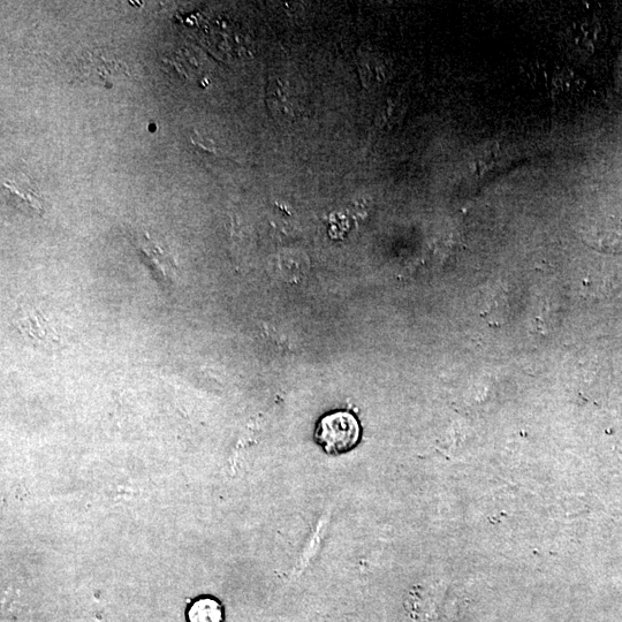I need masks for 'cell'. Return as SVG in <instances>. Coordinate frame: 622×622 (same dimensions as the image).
<instances>
[{
    "mask_svg": "<svg viewBox=\"0 0 622 622\" xmlns=\"http://www.w3.org/2000/svg\"><path fill=\"white\" fill-rule=\"evenodd\" d=\"M361 424L353 413L336 411L328 413L317 423L315 439L329 455L351 452L361 442Z\"/></svg>",
    "mask_w": 622,
    "mask_h": 622,
    "instance_id": "6da1fadb",
    "label": "cell"
},
{
    "mask_svg": "<svg viewBox=\"0 0 622 622\" xmlns=\"http://www.w3.org/2000/svg\"><path fill=\"white\" fill-rule=\"evenodd\" d=\"M581 239L596 252L622 255V217L593 219L582 227Z\"/></svg>",
    "mask_w": 622,
    "mask_h": 622,
    "instance_id": "7a4b0ae2",
    "label": "cell"
},
{
    "mask_svg": "<svg viewBox=\"0 0 622 622\" xmlns=\"http://www.w3.org/2000/svg\"><path fill=\"white\" fill-rule=\"evenodd\" d=\"M80 72L95 85L113 87L118 78L128 75L127 66L116 58L105 56L100 50L86 53L80 60Z\"/></svg>",
    "mask_w": 622,
    "mask_h": 622,
    "instance_id": "3957f363",
    "label": "cell"
},
{
    "mask_svg": "<svg viewBox=\"0 0 622 622\" xmlns=\"http://www.w3.org/2000/svg\"><path fill=\"white\" fill-rule=\"evenodd\" d=\"M185 617L187 622H225V608L218 598L202 595L187 605Z\"/></svg>",
    "mask_w": 622,
    "mask_h": 622,
    "instance_id": "277c9868",
    "label": "cell"
},
{
    "mask_svg": "<svg viewBox=\"0 0 622 622\" xmlns=\"http://www.w3.org/2000/svg\"><path fill=\"white\" fill-rule=\"evenodd\" d=\"M24 178H7L3 181V187L14 200L25 204L28 209L42 214L43 203L41 197L34 191L33 185L30 184L28 179L24 180Z\"/></svg>",
    "mask_w": 622,
    "mask_h": 622,
    "instance_id": "5b68a950",
    "label": "cell"
},
{
    "mask_svg": "<svg viewBox=\"0 0 622 622\" xmlns=\"http://www.w3.org/2000/svg\"><path fill=\"white\" fill-rule=\"evenodd\" d=\"M597 28L589 21L578 22L566 33L567 47L574 53L582 55L594 50Z\"/></svg>",
    "mask_w": 622,
    "mask_h": 622,
    "instance_id": "8992f818",
    "label": "cell"
},
{
    "mask_svg": "<svg viewBox=\"0 0 622 622\" xmlns=\"http://www.w3.org/2000/svg\"><path fill=\"white\" fill-rule=\"evenodd\" d=\"M20 326L27 335L33 337L40 343H53L58 340L56 332L52 330L51 325L39 311H29L21 318Z\"/></svg>",
    "mask_w": 622,
    "mask_h": 622,
    "instance_id": "52a82bcc",
    "label": "cell"
},
{
    "mask_svg": "<svg viewBox=\"0 0 622 622\" xmlns=\"http://www.w3.org/2000/svg\"><path fill=\"white\" fill-rule=\"evenodd\" d=\"M268 105L272 115L276 118H291L294 115L293 98L277 80L269 81Z\"/></svg>",
    "mask_w": 622,
    "mask_h": 622,
    "instance_id": "ba28073f",
    "label": "cell"
},
{
    "mask_svg": "<svg viewBox=\"0 0 622 622\" xmlns=\"http://www.w3.org/2000/svg\"><path fill=\"white\" fill-rule=\"evenodd\" d=\"M142 252L150 257L151 262L154 263L156 270L161 272L163 278L170 279L173 276L176 265H174L170 257L165 256L163 250L155 245H143Z\"/></svg>",
    "mask_w": 622,
    "mask_h": 622,
    "instance_id": "9c48e42d",
    "label": "cell"
},
{
    "mask_svg": "<svg viewBox=\"0 0 622 622\" xmlns=\"http://www.w3.org/2000/svg\"><path fill=\"white\" fill-rule=\"evenodd\" d=\"M191 140L193 146L197 150L203 151V153L214 155L218 158H229V156H226L224 154V151L218 148L217 144L214 141L202 138L199 133H194Z\"/></svg>",
    "mask_w": 622,
    "mask_h": 622,
    "instance_id": "30bf717a",
    "label": "cell"
}]
</instances>
